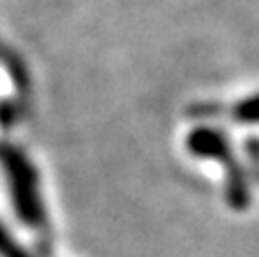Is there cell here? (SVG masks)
<instances>
[{
  "label": "cell",
  "instance_id": "obj_8",
  "mask_svg": "<svg viewBox=\"0 0 259 257\" xmlns=\"http://www.w3.org/2000/svg\"><path fill=\"white\" fill-rule=\"evenodd\" d=\"M250 178H252V182H259V171H255V173H250Z\"/></svg>",
  "mask_w": 259,
  "mask_h": 257
},
{
  "label": "cell",
  "instance_id": "obj_3",
  "mask_svg": "<svg viewBox=\"0 0 259 257\" xmlns=\"http://www.w3.org/2000/svg\"><path fill=\"white\" fill-rule=\"evenodd\" d=\"M225 171V200L232 209L246 212L252 203V178L248 173V166L237 162L232 166L223 168Z\"/></svg>",
  "mask_w": 259,
  "mask_h": 257
},
{
  "label": "cell",
  "instance_id": "obj_6",
  "mask_svg": "<svg viewBox=\"0 0 259 257\" xmlns=\"http://www.w3.org/2000/svg\"><path fill=\"white\" fill-rule=\"evenodd\" d=\"M0 257H32L30 250L23 248L3 223H0Z\"/></svg>",
  "mask_w": 259,
  "mask_h": 257
},
{
  "label": "cell",
  "instance_id": "obj_5",
  "mask_svg": "<svg viewBox=\"0 0 259 257\" xmlns=\"http://www.w3.org/2000/svg\"><path fill=\"white\" fill-rule=\"evenodd\" d=\"M228 114V107L216 100H202V103H193L187 107V116L191 118H219Z\"/></svg>",
  "mask_w": 259,
  "mask_h": 257
},
{
  "label": "cell",
  "instance_id": "obj_7",
  "mask_svg": "<svg viewBox=\"0 0 259 257\" xmlns=\"http://www.w3.org/2000/svg\"><path fill=\"white\" fill-rule=\"evenodd\" d=\"M243 153H246L248 173L259 171V137H248L243 141Z\"/></svg>",
  "mask_w": 259,
  "mask_h": 257
},
{
  "label": "cell",
  "instance_id": "obj_1",
  "mask_svg": "<svg viewBox=\"0 0 259 257\" xmlns=\"http://www.w3.org/2000/svg\"><path fill=\"white\" fill-rule=\"evenodd\" d=\"M0 166L7 178L9 196H12L14 212L18 214V219L27 228L46 230L48 217H46V205L41 196L39 173L30 157L16 146L0 144Z\"/></svg>",
  "mask_w": 259,
  "mask_h": 257
},
{
  "label": "cell",
  "instance_id": "obj_4",
  "mask_svg": "<svg viewBox=\"0 0 259 257\" xmlns=\"http://www.w3.org/2000/svg\"><path fill=\"white\" fill-rule=\"evenodd\" d=\"M232 121L243 123V125H257L259 123V94H252L248 98H241L228 109Z\"/></svg>",
  "mask_w": 259,
  "mask_h": 257
},
{
  "label": "cell",
  "instance_id": "obj_2",
  "mask_svg": "<svg viewBox=\"0 0 259 257\" xmlns=\"http://www.w3.org/2000/svg\"><path fill=\"white\" fill-rule=\"evenodd\" d=\"M184 144H187V150L191 155L202 159H216V162L223 164V168L232 166L237 162L230 137L214 125H200L196 130H191Z\"/></svg>",
  "mask_w": 259,
  "mask_h": 257
}]
</instances>
